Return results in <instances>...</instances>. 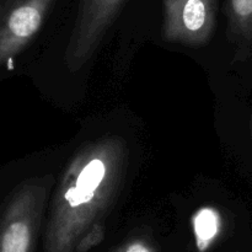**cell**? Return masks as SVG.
<instances>
[{"mask_svg": "<svg viewBox=\"0 0 252 252\" xmlns=\"http://www.w3.org/2000/svg\"><path fill=\"white\" fill-rule=\"evenodd\" d=\"M128 147L120 135L81 145L52 193L47 252H71L80 236L108 213L123 187Z\"/></svg>", "mask_w": 252, "mask_h": 252, "instance_id": "cell-1", "label": "cell"}, {"mask_svg": "<svg viewBox=\"0 0 252 252\" xmlns=\"http://www.w3.org/2000/svg\"><path fill=\"white\" fill-rule=\"evenodd\" d=\"M54 184L53 175H44L15 189L0 216V252H31Z\"/></svg>", "mask_w": 252, "mask_h": 252, "instance_id": "cell-2", "label": "cell"}, {"mask_svg": "<svg viewBox=\"0 0 252 252\" xmlns=\"http://www.w3.org/2000/svg\"><path fill=\"white\" fill-rule=\"evenodd\" d=\"M126 1L80 0L64 52V64L70 73L80 70L90 62Z\"/></svg>", "mask_w": 252, "mask_h": 252, "instance_id": "cell-3", "label": "cell"}, {"mask_svg": "<svg viewBox=\"0 0 252 252\" xmlns=\"http://www.w3.org/2000/svg\"><path fill=\"white\" fill-rule=\"evenodd\" d=\"M218 0H164L161 37L182 46H204L217 27Z\"/></svg>", "mask_w": 252, "mask_h": 252, "instance_id": "cell-4", "label": "cell"}, {"mask_svg": "<svg viewBox=\"0 0 252 252\" xmlns=\"http://www.w3.org/2000/svg\"><path fill=\"white\" fill-rule=\"evenodd\" d=\"M57 0H0V66L37 36Z\"/></svg>", "mask_w": 252, "mask_h": 252, "instance_id": "cell-5", "label": "cell"}, {"mask_svg": "<svg viewBox=\"0 0 252 252\" xmlns=\"http://www.w3.org/2000/svg\"><path fill=\"white\" fill-rule=\"evenodd\" d=\"M228 38L243 56L252 54V0H225Z\"/></svg>", "mask_w": 252, "mask_h": 252, "instance_id": "cell-6", "label": "cell"}, {"mask_svg": "<svg viewBox=\"0 0 252 252\" xmlns=\"http://www.w3.org/2000/svg\"><path fill=\"white\" fill-rule=\"evenodd\" d=\"M193 225L197 238V246L201 251L206 250L218 233V214L209 208L202 209L197 213V216H194Z\"/></svg>", "mask_w": 252, "mask_h": 252, "instance_id": "cell-7", "label": "cell"}, {"mask_svg": "<svg viewBox=\"0 0 252 252\" xmlns=\"http://www.w3.org/2000/svg\"><path fill=\"white\" fill-rule=\"evenodd\" d=\"M105 238V228L102 223L98 221L91 225L76 243V252H86L95 248Z\"/></svg>", "mask_w": 252, "mask_h": 252, "instance_id": "cell-8", "label": "cell"}, {"mask_svg": "<svg viewBox=\"0 0 252 252\" xmlns=\"http://www.w3.org/2000/svg\"><path fill=\"white\" fill-rule=\"evenodd\" d=\"M117 252H153V251L152 249H150V246L148 245L145 241L137 239V240L129 241V243H127L126 245H123Z\"/></svg>", "mask_w": 252, "mask_h": 252, "instance_id": "cell-9", "label": "cell"}]
</instances>
